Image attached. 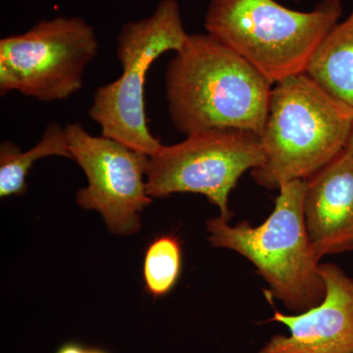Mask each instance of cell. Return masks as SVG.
<instances>
[{
  "label": "cell",
  "mask_w": 353,
  "mask_h": 353,
  "mask_svg": "<svg viewBox=\"0 0 353 353\" xmlns=\"http://www.w3.org/2000/svg\"><path fill=\"white\" fill-rule=\"evenodd\" d=\"M273 85L245 58L209 34H189L165 75L169 116L185 136L208 130L260 136Z\"/></svg>",
  "instance_id": "6da1fadb"
},
{
  "label": "cell",
  "mask_w": 353,
  "mask_h": 353,
  "mask_svg": "<svg viewBox=\"0 0 353 353\" xmlns=\"http://www.w3.org/2000/svg\"><path fill=\"white\" fill-rule=\"evenodd\" d=\"M353 106L329 94L306 73L273 85L263 131L264 162L252 171L268 190L308 179L345 150Z\"/></svg>",
  "instance_id": "7a4b0ae2"
},
{
  "label": "cell",
  "mask_w": 353,
  "mask_h": 353,
  "mask_svg": "<svg viewBox=\"0 0 353 353\" xmlns=\"http://www.w3.org/2000/svg\"><path fill=\"white\" fill-rule=\"evenodd\" d=\"M306 185V179L283 183L274 210L259 226L248 221L232 226L220 216L206 222L211 245L250 260L268 284L271 296L296 314L319 305L326 296L321 259L304 218Z\"/></svg>",
  "instance_id": "3957f363"
},
{
  "label": "cell",
  "mask_w": 353,
  "mask_h": 353,
  "mask_svg": "<svg viewBox=\"0 0 353 353\" xmlns=\"http://www.w3.org/2000/svg\"><path fill=\"white\" fill-rule=\"evenodd\" d=\"M341 15V0H322L309 12L276 0H211L204 27L275 85L306 73L318 46Z\"/></svg>",
  "instance_id": "277c9868"
},
{
  "label": "cell",
  "mask_w": 353,
  "mask_h": 353,
  "mask_svg": "<svg viewBox=\"0 0 353 353\" xmlns=\"http://www.w3.org/2000/svg\"><path fill=\"white\" fill-rule=\"evenodd\" d=\"M189 38L178 0H161L152 15L125 23L117 37V57L122 74L95 90L88 109L90 119L101 127V136L152 157L161 150L148 126L146 74L167 51H180Z\"/></svg>",
  "instance_id": "5b68a950"
},
{
  "label": "cell",
  "mask_w": 353,
  "mask_h": 353,
  "mask_svg": "<svg viewBox=\"0 0 353 353\" xmlns=\"http://www.w3.org/2000/svg\"><path fill=\"white\" fill-rule=\"evenodd\" d=\"M94 27L80 17L41 20L24 34L0 39V94L18 92L39 101L80 92L99 51Z\"/></svg>",
  "instance_id": "8992f818"
},
{
  "label": "cell",
  "mask_w": 353,
  "mask_h": 353,
  "mask_svg": "<svg viewBox=\"0 0 353 353\" xmlns=\"http://www.w3.org/2000/svg\"><path fill=\"white\" fill-rule=\"evenodd\" d=\"M263 162L257 134L238 130L199 132L150 157L146 190L152 199L181 192L202 194L217 206L220 217L230 221V192L246 171Z\"/></svg>",
  "instance_id": "52a82bcc"
},
{
  "label": "cell",
  "mask_w": 353,
  "mask_h": 353,
  "mask_svg": "<svg viewBox=\"0 0 353 353\" xmlns=\"http://www.w3.org/2000/svg\"><path fill=\"white\" fill-rule=\"evenodd\" d=\"M64 129L73 161L88 179L87 187L77 192V203L101 213L112 234L127 236L138 233L139 213L153 199L146 190L150 155L115 139L92 136L79 122L67 124Z\"/></svg>",
  "instance_id": "ba28073f"
},
{
  "label": "cell",
  "mask_w": 353,
  "mask_h": 353,
  "mask_svg": "<svg viewBox=\"0 0 353 353\" xmlns=\"http://www.w3.org/2000/svg\"><path fill=\"white\" fill-rule=\"evenodd\" d=\"M326 296L305 312L287 315L275 311L270 321L290 334H276L259 353H353V278L333 263L320 264Z\"/></svg>",
  "instance_id": "9c48e42d"
},
{
  "label": "cell",
  "mask_w": 353,
  "mask_h": 353,
  "mask_svg": "<svg viewBox=\"0 0 353 353\" xmlns=\"http://www.w3.org/2000/svg\"><path fill=\"white\" fill-rule=\"evenodd\" d=\"M306 181L304 218L316 254L353 252V155L343 150Z\"/></svg>",
  "instance_id": "30bf717a"
},
{
  "label": "cell",
  "mask_w": 353,
  "mask_h": 353,
  "mask_svg": "<svg viewBox=\"0 0 353 353\" xmlns=\"http://www.w3.org/2000/svg\"><path fill=\"white\" fill-rule=\"evenodd\" d=\"M306 74L329 94L353 106V8L323 39Z\"/></svg>",
  "instance_id": "8fae6325"
},
{
  "label": "cell",
  "mask_w": 353,
  "mask_h": 353,
  "mask_svg": "<svg viewBox=\"0 0 353 353\" xmlns=\"http://www.w3.org/2000/svg\"><path fill=\"white\" fill-rule=\"evenodd\" d=\"M61 157L73 160L63 127L50 123L34 148L23 152L10 141L0 145V197L23 196L28 190L27 179L34 163L39 159Z\"/></svg>",
  "instance_id": "7c38bea8"
},
{
  "label": "cell",
  "mask_w": 353,
  "mask_h": 353,
  "mask_svg": "<svg viewBox=\"0 0 353 353\" xmlns=\"http://www.w3.org/2000/svg\"><path fill=\"white\" fill-rule=\"evenodd\" d=\"M182 245L173 234L158 236L148 245L143 259L146 294L160 299L170 294L182 272Z\"/></svg>",
  "instance_id": "4fadbf2b"
},
{
  "label": "cell",
  "mask_w": 353,
  "mask_h": 353,
  "mask_svg": "<svg viewBox=\"0 0 353 353\" xmlns=\"http://www.w3.org/2000/svg\"><path fill=\"white\" fill-rule=\"evenodd\" d=\"M55 353H110L101 347H90L78 341H66L57 348Z\"/></svg>",
  "instance_id": "5bb4252c"
},
{
  "label": "cell",
  "mask_w": 353,
  "mask_h": 353,
  "mask_svg": "<svg viewBox=\"0 0 353 353\" xmlns=\"http://www.w3.org/2000/svg\"><path fill=\"white\" fill-rule=\"evenodd\" d=\"M345 150V152H347L348 153H350V154L353 155V127L352 132H350V137H348Z\"/></svg>",
  "instance_id": "9a60e30c"
}]
</instances>
